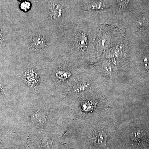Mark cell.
<instances>
[{"label":"cell","instance_id":"ba28073f","mask_svg":"<svg viewBox=\"0 0 149 149\" xmlns=\"http://www.w3.org/2000/svg\"><path fill=\"white\" fill-rule=\"evenodd\" d=\"M56 76L60 80H64L67 79L70 76V73L68 71L62 70H58L56 72Z\"/></svg>","mask_w":149,"mask_h":149},{"label":"cell","instance_id":"3957f363","mask_svg":"<svg viewBox=\"0 0 149 149\" xmlns=\"http://www.w3.org/2000/svg\"><path fill=\"white\" fill-rule=\"evenodd\" d=\"M39 78L40 77L38 72L33 68L28 69L24 73V80L25 82L30 85H37L39 82Z\"/></svg>","mask_w":149,"mask_h":149},{"label":"cell","instance_id":"7a4b0ae2","mask_svg":"<svg viewBox=\"0 0 149 149\" xmlns=\"http://www.w3.org/2000/svg\"><path fill=\"white\" fill-rule=\"evenodd\" d=\"M88 44V36L86 32L82 30H77L74 32L73 45L75 50L79 52H84L87 49Z\"/></svg>","mask_w":149,"mask_h":149},{"label":"cell","instance_id":"277c9868","mask_svg":"<svg viewBox=\"0 0 149 149\" xmlns=\"http://www.w3.org/2000/svg\"><path fill=\"white\" fill-rule=\"evenodd\" d=\"M107 135L102 131H97L93 135L94 143L100 146H105L107 145Z\"/></svg>","mask_w":149,"mask_h":149},{"label":"cell","instance_id":"8992f818","mask_svg":"<svg viewBox=\"0 0 149 149\" xmlns=\"http://www.w3.org/2000/svg\"><path fill=\"white\" fill-rule=\"evenodd\" d=\"M31 119L32 122L35 124L41 125L45 123L46 118L45 115L41 111H37L32 115Z\"/></svg>","mask_w":149,"mask_h":149},{"label":"cell","instance_id":"9c48e42d","mask_svg":"<svg viewBox=\"0 0 149 149\" xmlns=\"http://www.w3.org/2000/svg\"><path fill=\"white\" fill-rule=\"evenodd\" d=\"M118 5L120 8L124 9L128 6L129 0H116Z\"/></svg>","mask_w":149,"mask_h":149},{"label":"cell","instance_id":"7c38bea8","mask_svg":"<svg viewBox=\"0 0 149 149\" xmlns=\"http://www.w3.org/2000/svg\"><path fill=\"white\" fill-rule=\"evenodd\" d=\"M144 62L145 63V67L146 68H149V56L144 59Z\"/></svg>","mask_w":149,"mask_h":149},{"label":"cell","instance_id":"30bf717a","mask_svg":"<svg viewBox=\"0 0 149 149\" xmlns=\"http://www.w3.org/2000/svg\"><path fill=\"white\" fill-rule=\"evenodd\" d=\"M6 41L3 29L0 25V47L5 45Z\"/></svg>","mask_w":149,"mask_h":149},{"label":"cell","instance_id":"52a82bcc","mask_svg":"<svg viewBox=\"0 0 149 149\" xmlns=\"http://www.w3.org/2000/svg\"><path fill=\"white\" fill-rule=\"evenodd\" d=\"M33 4L30 0H27L19 3V8L23 13H28L32 10Z\"/></svg>","mask_w":149,"mask_h":149},{"label":"cell","instance_id":"8fae6325","mask_svg":"<svg viewBox=\"0 0 149 149\" xmlns=\"http://www.w3.org/2000/svg\"><path fill=\"white\" fill-rule=\"evenodd\" d=\"M146 24L145 22L142 20H140L137 22V27L140 29H143L144 27H146Z\"/></svg>","mask_w":149,"mask_h":149},{"label":"cell","instance_id":"5b68a950","mask_svg":"<svg viewBox=\"0 0 149 149\" xmlns=\"http://www.w3.org/2000/svg\"><path fill=\"white\" fill-rule=\"evenodd\" d=\"M105 5L103 2L99 1H92L88 3L85 7V10H95L102 9Z\"/></svg>","mask_w":149,"mask_h":149},{"label":"cell","instance_id":"6da1fadb","mask_svg":"<svg viewBox=\"0 0 149 149\" xmlns=\"http://www.w3.org/2000/svg\"><path fill=\"white\" fill-rule=\"evenodd\" d=\"M46 29H34L27 35L25 40L26 53L32 56H43L49 49L51 43V37Z\"/></svg>","mask_w":149,"mask_h":149}]
</instances>
